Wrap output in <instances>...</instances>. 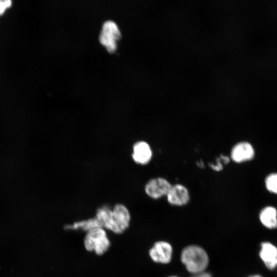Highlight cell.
<instances>
[{
	"instance_id": "cell-1",
	"label": "cell",
	"mask_w": 277,
	"mask_h": 277,
	"mask_svg": "<svg viewBox=\"0 0 277 277\" xmlns=\"http://www.w3.org/2000/svg\"><path fill=\"white\" fill-rule=\"evenodd\" d=\"M95 216L102 227L115 234H121L129 227L131 216L127 207L122 203H116L112 207L103 205L98 207Z\"/></svg>"
},
{
	"instance_id": "cell-2",
	"label": "cell",
	"mask_w": 277,
	"mask_h": 277,
	"mask_svg": "<svg viewBox=\"0 0 277 277\" xmlns=\"http://www.w3.org/2000/svg\"><path fill=\"white\" fill-rule=\"evenodd\" d=\"M111 245L107 230L102 227L94 228L85 232L83 245L88 252L102 256L109 250Z\"/></svg>"
},
{
	"instance_id": "cell-3",
	"label": "cell",
	"mask_w": 277,
	"mask_h": 277,
	"mask_svg": "<svg viewBox=\"0 0 277 277\" xmlns=\"http://www.w3.org/2000/svg\"><path fill=\"white\" fill-rule=\"evenodd\" d=\"M181 261L188 271L197 274L204 272L208 266L209 259L206 252L202 248L191 245L183 250Z\"/></svg>"
},
{
	"instance_id": "cell-4",
	"label": "cell",
	"mask_w": 277,
	"mask_h": 277,
	"mask_svg": "<svg viewBox=\"0 0 277 277\" xmlns=\"http://www.w3.org/2000/svg\"><path fill=\"white\" fill-rule=\"evenodd\" d=\"M121 37V33L116 24L112 21H108L103 25L99 41L109 53H112L116 50L117 42Z\"/></svg>"
},
{
	"instance_id": "cell-5",
	"label": "cell",
	"mask_w": 277,
	"mask_h": 277,
	"mask_svg": "<svg viewBox=\"0 0 277 277\" xmlns=\"http://www.w3.org/2000/svg\"><path fill=\"white\" fill-rule=\"evenodd\" d=\"M171 185L166 179L158 177L148 181L145 186L144 190L150 198L158 199L166 195Z\"/></svg>"
},
{
	"instance_id": "cell-6",
	"label": "cell",
	"mask_w": 277,
	"mask_h": 277,
	"mask_svg": "<svg viewBox=\"0 0 277 277\" xmlns=\"http://www.w3.org/2000/svg\"><path fill=\"white\" fill-rule=\"evenodd\" d=\"M172 248L171 245L164 241L155 243L149 251L151 259L156 263H168L171 259Z\"/></svg>"
},
{
	"instance_id": "cell-7",
	"label": "cell",
	"mask_w": 277,
	"mask_h": 277,
	"mask_svg": "<svg viewBox=\"0 0 277 277\" xmlns=\"http://www.w3.org/2000/svg\"><path fill=\"white\" fill-rule=\"evenodd\" d=\"M131 157L133 161L141 165L147 164L152 157V151L148 143L144 141L136 142L132 146Z\"/></svg>"
},
{
	"instance_id": "cell-8",
	"label": "cell",
	"mask_w": 277,
	"mask_h": 277,
	"mask_svg": "<svg viewBox=\"0 0 277 277\" xmlns=\"http://www.w3.org/2000/svg\"><path fill=\"white\" fill-rule=\"evenodd\" d=\"M166 196L169 204L177 206L186 205L190 199L189 193L187 188L179 184L172 185Z\"/></svg>"
},
{
	"instance_id": "cell-9",
	"label": "cell",
	"mask_w": 277,
	"mask_h": 277,
	"mask_svg": "<svg viewBox=\"0 0 277 277\" xmlns=\"http://www.w3.org/2000/svg\"><path fill=\"white\" fill-rule=\"evenodd\" d=\"M254 155V150L252 145L247 142H241L232 148L231 159L236 163H242L251 160Z\"/></svg>"
},
{
	"instance_id": "cell-10",
	"label": "cell",
	"mask_w": 277,
	"mask_h": 277,
	"mask_svg": "<svg viewBox=\"0 0 277 277\" xmlns=\"http://www.w3.org/2000/svg\"><path fill=\"white\" fill-rule=\"evenodd\" d=\"M259 255L268 269L273 270L277 267V247L271 243L261 244Z\"/></svg>"
},
{
	"instance_id": "cell-11",
	"label": "cell",
	"mask_w": 277,
	"mask_h": 277,
	"mask_svg": "<svg viewBox=\"0 0 277 277\" xmlns=\"http://www.w3.org/2000/svg\"><path fill=\"white\" fill-rule=\"evenodd\" d=\"M98 227H102V226L99 221L94 216L87 219L74 222L72 224H66L64 229L66 230H82L86 232Z\"/></svg>"
},
{
	"instance_id": "cell-12",
	"label": "cell",
	"mask_w": 277,
	"mask_h": 277,
	"mask_svg": "<svg viewBox=\"0 0 277 277\" xmlns=\"http://www.w3.org/2000/svg\"><path fill=\"white\" fill-rule=\"evenodd\" d=\"M261 223L265 227L272 229L277 228V210L271 206L262 210L259 215Z\"/></svg>"
},
{
	"instance_id": "cell-13",
	"label": "cell",
	"mask_w": 277,
	"mask_h": 277,
	"mask_svg": "<svg viewBox=\"0 0 277 277\" xmlns=\"http://www.w3.org/2000/svg\"><path fill=\"white\" fill-rule=\"evenodd\" d=\"M265 185L269 191L277 194V173H271L267 176Z\"/></svg>"
},
{
	"instance_id": "cell-14",
	"label": "cell",
	"mask_w": 277,
	"mask_h": 277,
	"mask_svg": "<svg viewBox=\"0 0 277 277\" xmlns=\"http://www.w3.org/2000/svg\"><path fill=\"white\" fill-rule=\"evenodd\" d=\"M12 0H0V16L12 5Z\"/></svg>"
},
{
	"instance_id": "cell-15",
	"label": "cell",
	"mask_w": 277,
	"mask_h": 277,
	"mask_svg": "<svg viewBox=\"0 0 277 277\" xmlns=\"http://www.w3.org/2000/svg\"><path fill=\"white\" fill-rule=\"evenodd\" d=\"M195 275L193 277H212L210 274L207 272H202Z\"/></svg>"
},
{
	"instance_id": "cell-16",
	"label": "cell",
	"mask_w": 277,
	"mask_h": 277,
	"mask_svg": "<svg viewBox=\"0 0 277 277\" xmlns=\"http://www.w3.org/2000/svg\"><path fill=\"white\" fill-rule=\"evenodd\" d=\"M248 277H263V276H262L261 275L259 274H255V275H250Z\"/></svg>"
},
{
	"instance_id": "cell-17",
	"label": "cell",
	"mask_w": 277,
	"mask_h": 277,
	"mask_svg": "<svg viewBox=\"0 0 277 277\" xmlns=\"http://www.w3.org/2000/svg\"><path fill=\"white\" fill-rule=\"evenodd\" d=\"M169 277H177V276H169Z\"/></svg>"
}]
</instances>
